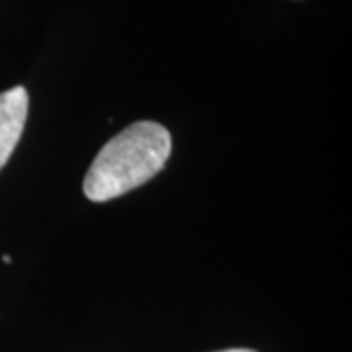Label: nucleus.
<instances>
[{
	"label": "nucleus",
	"mask_w": 352,
	"mask_h": 352,
	"mask_svg": "<svg viewBox=\"0 0 352 352\" xmlns=\"http://www.w3.org/2000/svg\"><path fill=\"white\" fill-rule=\"evenodd\" d=\"M217 352H256L251 349H227V351H217Z\"/></svg>",
	"instance_id": "3"
},
{
	"label": "nucleus",
	"mask_w": 352,
	"mask_h": 352,
	"mask_svg": "<svg viewBox=\"0 0 352 352\" xmlns=\"http://www.w3.org/2000/svg\"><path fill=\"white\" fill-rule=\"evenodd\" d=\"M173 151L168 129L155 122H138L112 138L88 168L82 190L90 201L124 196L157 176Z\"/></svg>",
	"instance_id": "1"
},
{
	"label": "nucleus",
	"mask_w": 352,
	"mask_h": 352,
	"mask_svg": "<svg viewBox=\"0 0 352 352\" xmlns=\"http://www.w3.org/2000/svg\"><path fill=\"white\" fill-rule=\"evenodd\" d=\"M30 98L24 87L0 92V170L16 149L28 118Z\"/></svg>",
	"instance_id": "2"
}]
</instances>
